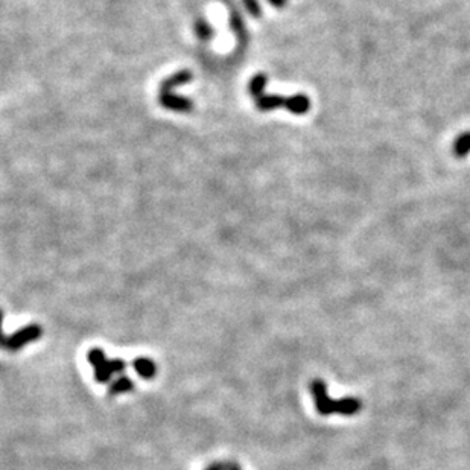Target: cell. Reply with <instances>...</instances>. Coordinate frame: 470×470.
<instances>
[{
    "label": "cell",
    "instance_id": "cell-16",
    "mask_svg": "<svg viewBox=\"0 0 470 470\" xmlns=\"http://www.w3.org/2000/svg\"><path fill=\"white\" fill-rule=\"evenodd\" d=\"M244 5H245V8H247V11L251 14V16H255V17H259L260 16V5L257 0H242Z\"/></svg>",
    "mask_w": 470,
    "mask_h": 470
},
{
    "label": "cell",
    "instance_id": "cell-13",
    "mask_svg": "<svg viewBox=\"0 0 470 470\" xmlns=\"http://www.w3.org/2000/svg\"><path fill=\"white\" fill-rule=\"evenodd\" d=\"M453 153L458 157H466L470 153V131L460 136L453 143Z\"/></svg>",
    "mask_w": 470,
    "mask_h": 470
},
{
    "label": "cell",
    "instance_id": "cell-18",
    "mask_svg": "<svg viewBox=\"0 0 470 470\" xmlns=\"http://www.w3.org/2000/svg\"><path fill=\"white\" fill-rule=\"evenodd\" d=\"M268 2L273 6H276V8H284V6L286 5V0H268Z\"/></svg>",
    "mask_w": 470,
    "mask_h": 470
},
{
    "label": "cell",
    "instance_id": "cell-2",
    "mask_svg": "<svg viewBox=\"0 0 470 470\" xmlns=\"http://www.w3.org/2000/svg\"><path fill=\"white\" fill-rule=\"evenodd\" d=\"M310 393L314 396L315 407L318 409V413L321 416H329L334 414V407L335 400L330 399V396L328 393V387L321 379H315L310 384Z\"/></svg>",
    "mask_w": 470,
    "mask_h": 470
},
{
    "label": "cell",
    "instance_id": "cell-5",
    "mask_svg": "<svg viewBox=\"0 0 470 470\" xmlns=\"http://www.w3.org/2000/svg\"><path fill=\"white\" fill-rule=\"evenodd\" d=\"M361 408H363V403L356 397H343V399L335 400L334 413L341 416H355L359 413Z\"/></svg>",
    "mask_w": 470,
    "mask_h": 470
},
{
    "label": "cell",
    "instance_id": "cell-20",
    "mask_svg": "<svg viewBox=\"0 0 470 470\" xmlns=\"http://www.w3.org/2000/svg\"><path fill=\"white\" fill-rule=\"evenodd\" d=\"M226 470H241V467L236 464V462H227Z\"/></svg>",
    "mask_w": 470,
    "mask_h": 470
},
{
    "label": "cell",
    "instance_id": "cell-11",
    "mask_svg": "<svg viewBox=\"0 0 470 470\" xmlns=\"http://www.w3.org/2000/svg\"><path fill=\"white\" fill-rule=\"evenodd\" d=\"M266 81H268V76H266L265 74H257L255 78L251 79L248 89H250V93H251L253 98L256 99L257 96L262 95L264 90H265Z\"/></svg>",
    "mask_w": 470,
    "mask_h": 470
},
{
    "label": "cell",
    "instance_id": "cell-15",
    "mask_svg": "<svg viewBox=\"0 0 470 470\" xmlns=\"http://www.w3.org/2000/svg\"><path fill=\"white\" fill-rule=\"evenodd\" d=\"M87 358H89V363L93 365V367H96L98 364L103 363V361H105V353L103 349H92L89 352V355H87Z\"/></svg>",
    "mask_w": 470,
    "mask_h": 470
},
{
    "label": "cell",
    "instance_id": "cell-17",
    "mask_svg": "<svg viewBox=\"0 0 470 470\" xmlns=\"http://www.w3.org/2000/svg\"><path fill=\"white\" fill-rule=\"evenodd\" d=\"M2 326H3V310L0 309V347H5L6 345V339H8V337H5Z\"/></svg>",
    "mask_w": 470,
    "mask_h": 470
},
{
    "label": "cell",
    "instance_id": "cell-12",
    "mask_svg": "<svg viewBox=\"0 0 470 470\" xmlns=\"http://www.w3.org/2000/svg\"><path fill=\"white\" fill-rule=\"evenodd\" d=\"M195 32L202 41H209L213 39V28L207 23V20L198 19L195 21Z\"/></svg>",
    "mask_w": 470,
    "mask_h": 470
},
{
    "label": "cell",
    "instance_id": "cell-10",
    "mask_svg": "<svg viewBox=\"0 0 470 470\" xmlns=\"http://www.w3.org/2000/svg\"><path fill=\"white\" fill-rule=\"evenodd\" d=\"M133 388H134V382L129 379L128 376H120V378L116 379L110 385V388H108V393H110L111 396L124 394V393L131 392Z\"/></svg>",
    "mask_w": 470,
    "mask_h": 470
},
{
    "label": "cell",
    "instance_id": "cell-4",
    "mask_svg": "<svg viewBox=\"0 0 470 470\" xmlns=\"http://www.w3.org/2000/svg\"><path fill=\"white\" fill-rule=\"evenodd\" d=\"M160 104L168 108V110L172 111H180V113H189L192 111V100L183 98V96H177L173 95V93H160Z\"/></svg>",
    "mask_w": 470,
    "mask_h": 470
},
{
    "label": "cell",
    "instance_id": "cell-14",
    "mask_svg": "<svg viewBox=\"0 0 470 470\" xmlns=\"http://www.w3.org/2000/svg\"><path fill=\"white\" fill-rule=\"evenodd\" d=\"M230 28L233 29L237 37H239V39L244 37V34H245L244 20H242V17L236 11L231 12V16H230Z\"/></svg>",
    "mask_w": 470,
    "mask_h": 470
},
{
    "label": "cell",
    "instance_id": "cell-1",
    "mask_svg": "<svg viewBox=\"0 0 470 470\" xmlns=\"http://www.w3.org/2000/svg\"><path fill=\"white\" fill-rule=\"evenodd\" d=\"M41 335H43V329L39 326V324H29V326L21 328L20 330L16 332V334L8 337L5 347L11 352H17L21 349V347L28 345L29 343L37 341V339L41 338Z\"/></svg>",
    "mask_w": 470,
    "mask_h": 470
},
{
    "label": "cell",
    "instance_id": "cell-19",
    "mask_svg": "<svg viewBox=\"0 0 470 470\" xmlns=\"http://www.w3.org/2000/svg\"><path fill=\"white\" fill-rule=\"evenodd\" d=\"M206 470H226V464H221V462H213V464L209 466Z\"/></svg>",
    "mask_w": 470,
    "mask_h": 470
},
{
    "label": "cell",
    "instance_id": "cell-6",
    "mask_svg": "<svg viewBox=\"0 0 470 470\" xmlns=\"http://www.w3.org/2000/svg\"><path fill=\"white\" fill-rule=\"evenodd\" d=\"M256 105L260 111H271L274 108L285 107L288 105V98H284L280 95H262L256 98Z\"/></svg>",
    "mask_w": 470,
    "mask_h": 470
},
{
    "label": "cell",
    "instance_id": "cell-7",
    "mask_svg": "<svg viewBox=\"0 0 470 470\" xmlns=\"http://www.w3.org/2000/svg\"><path fill=\"white\" fill-rule=\"evenodd\" d=\"M193 76L189 70H182V72H177L175 75L169 76L168 79H164L160 85V93H171L172 89H175V87H180L183 84H187L191 81Z\"/></svg>",
    "mask_w": 470,
    "mask_h": 470
},
{
    "label": "cell",
    "instance_id": "cell-8",
    "mask_svg": "<svg viewBox=\"0 0 470 470\" xmlns=\"http://www.w3.org/2000/svg\"><path fill=\"white\" fill-rule=\"evenodd\" d=\"M133 367L142 379H153L157 374V365L149 358H137L133 363Z\"/></svg>",
    "mask_w": 470,
    "mask_h": 470
},
{
    "label": "cell",
    "instance_id": "cell-3",
    "mask_svg": "<svg viewBox=\"0 0 470 470\" xmlns=\"http://www.w3.org/2000/svg\"><path fill=\"white\" fill-rule=\"evenodd\" d=\"M93 368H95V379L100 382V384H107L114 373L124 372L127 368V364H125V361H122V359H110V361L105 359Z\"/></svg>",
    "mask_w": 470,
    "mask_h": 470
},
{
    "label": "cell",
    "instance_id": "cell-9",
    "mask_svg": "<svg viewBox=\"0 0 470 470\" xmlns=\"http://www.w3.org/2000/svg\"><path fill=\"white\" fill-rule=\"evenodd\" d=\"M310 108V100L306 95H294L288 98L286 110L292 114H306Z\"/></svg>",
    "mask_w": 470,
    "mask_h": 470
}]
</instances>
